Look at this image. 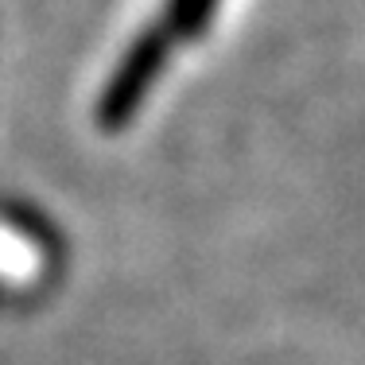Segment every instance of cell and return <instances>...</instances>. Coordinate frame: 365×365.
<instances>
[{
	"instance_id": "6da1fadb",
	"label": "cell",
	"mask_w": 365,
	"mask_h": 365,
	"mask_svg": "<svg viewBox=\"0 0 365 365\" xmlns=\"http://www.w3.org/2000/svg\"><path fill=\"white\" fill-rule=\"evenodd\" d=\"M210 8H214V0H175V24L182 31H195L206 24Z\"/></svg>"
}]
</instances>
